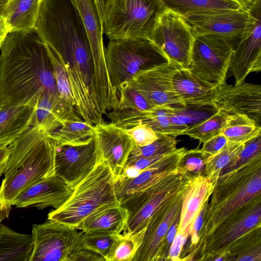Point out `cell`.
<instances>
[{
	"instance_id": "7c38bea8",
	"label": "cell",
	"mask_w": 261,
	"mask_h": 261,
	"mask_svg": "<svg viewBox=\"0 0 261 261\" xmlns=\"http://www.w3.org/2000/svg\"><path fill=\"white\" fill-rule=\"evenodd\" d=\"M193 34H211L226 39L233 48L254 21L249 9L192 13L181 16Z\"/></svg>"
},
{
	"instance_id": "b9f144b4",
	"label": "cell",
	"mask_w": 261,
	"mask_h": 261,
	"mask_svg": "<svg viewBox=\"0 0 261 261\" xmlns=\"http://www.w3.org/2000/svg\"><path fill=\"white\" fill-rule=\"evenodd\" d=\"M126 130L132 137L137 146L148 145L158 138V134L146 125H138Z\"/></svg>"
},
{
	"instance_id": "836d02e7",
	"label": "cell",
	"mask_w": 261,
	"mask_h": 261,
	"mask_svg": "<svg viewBox=\"0 0 261 261\" xmlns=\"http://www.w3.org/2000/svg\"><path fill=\"white\" fill-rule=\"evenodd\" d=\"M229 115L219 111L209 117L189 126L180 135H187L204 143L213 137L221 134Z\"/></svg>"
},
{
	"instance_id": "f35d334b",
	"label": "cell",
	"mask_w": 261,
	"mask_h": 261,
	"mask_svg": "<svg viewBox=\"0 0 261 261\" xmlns=\"http://www.w3.org/2000/svg\"><path fill=\"white\" fill-rule=\"evenodd\" d=\"M145 229L133 235L122 234L123 238L115 250L112 261H132L142 243Z\"/></svg>"
},
{
	"instance_id": "d4e9b609",
	"label": "cell",
	"mask_w": 261,
	"mask_h": 261,
	"mask_svg": "<svg viewBox=\"0 0 261 261\" xmlns=\"http://www.w3.org/2000/svg\"><path fill=\"white\" fill-rule=\"evenodd\" d=\"M173 85L187 108H212L213 89L194 75L188 68L180 67L176 70Z\"/></svg>"
},
{
	"instance_id": "4316f807",
	"label": "cell",
	"mask_w": 261,
	"mask_h": 261,
	"mask_svg": "<svg viewBox=\"0 0 261 261\" xmlns=\"http://www.w3.org/2000/svg\"><path fill=\"white\" fill-rule=\"evenodd\" d=\"M41 0H8L2 16L8 33L35 29Z\"/></svg>"
},
{
	"instance_id": "7a4b0ae2",
	"label": "cell",
	"mask_w": 261,
	"mask_h": 261,
	"mask_svg": "<svg viewBox=\"0 0 261 261\" xmlns=\"http://www.w3.org/2000/svg\"><path fill=\"white\" fill-rule=\"evenodd\" d=\"M56 142L32 125L12 144L0 187V217H8L14 199L38 181L54 175Z\"/></svg>"
},
{
	"instance_id": "7bdbcfd3",
	"label": "cell",
	"mask_w": 261,
	"mask_h": 261,
	"mask_svg": "<svg viewBox=\"0 0 261 261\" xmlns=\"http://www.w3.org/2000/svg\"><path fill=\"white\" fill-rule=\"evenodd\" d=\"M227 142L226 138L222 134H220L203 143L200 150L204 163L222 150Z\"/></svg>"
},
{
	"instance_id": "f6af8a7d",
	"label": "cell",
	"mask_w": 261,
	"mask_h": 261,
	"mask_svg": "<svg viewBox=\"0 0 261 261\" xmlns=\"http://www.w3.org/2000/svg\"><path fill=\"white\" fill-rule=\"evenodd\" d=\"M188 237V234L176 232L170 247L169 260H180V255Z\"/></svg>"
},
{
	"instance_id": "7dc6e473",
	"label": "cell",
	"mask_w": 261,
	"mask_h": 261,
	"mask_svg": "<svg viewBox=\"0 0 261 261\" xmlns=\"http://www.w3.org/2000/svg\"><path fill=\"white\" fill-rule=\"evenodd\" d=\"M11 152V145L0 148V176L4 174L8 159Z\"/></svg>"
},
{
	"instance_id": "f546056e",
	"label": "cell",
	"mask_w": 261,
	"mask_h": 261,
	"mask_svg": "<svg viewBox=\"0 0 261 261\" xmlns=\"http://www.w3.org/2000/svg\"><path fill=\"white\" fill-rule=\"evenodd\" d=\"M226 255V260L261 261V226L237 240Z\"/></svg>"
},
{
	"instance_id": "277c9868",
	"label": "cell",
	"mask_w": 261,
	"mask_h": 261,
	"mask_svg": "<svg viewBox=\"0 0 261 261\" xmlns=\"http://www.w3.org/2000/svg\"><path fill=\"white\" fill-rule=\"evenodd\" d=\"M114 180L111 170L102 160L73 189L64 204L49 213L48 219L79 228L83 220L92 213L120 205Z\"/></svg>"
},
{
	"instance_id": "681fc988",
	"label": "cell",
	"mask_w": 261,
	"mask_h": 261,
	"mask_svg": "<svg viewBox=\"0 0 261 261\" xmlns=\"http://www.w3.org/2000/svg\"><path fill=\"white\" fill-rule=\"evenodd\" d=\"M8 33L5 21L2 16H0V49Z\"/></svg>"
},
{
	"instance_id": "d590c367",
	"label": "cell",
	"mask_w": 261,
	"mask_h": 261,
	"mask_svg": "<svg viewBox=\"0 0 261 261\" xmlns=\"http://www.w3.org/2000/svg\"><path fill=\"white\" fill-rule=\"evenodd\" d=\"M51 62L58 89L62 99L75 108V102L71 90L69 79L64 64L59 55L47 43L43 42Z\"/></svg>"
},
{
	"instance_id": "6da1fadb",
	"label": "cell",
	"mask_w": 261,
	"mask_h": 261,
	"mask_svg": "<svg viewBox=\"0 0 261 261\" xmlns=\"http://www.w3.org/2000/svg\"><path fill=\"white\" fill-rule=\"evenodd\" d=\"M43 93L60 96L43 42L35 29L8 33L0 49V107L36 106Z\"/></svg>"
},
{
	"instance_id": "c3c4849f",
	"label": "cell",
	"mask_w": 261,
	"mask_h": 261,
	"mask_svg": "<svg viewBox=\"0 0 261 261\" xmlns=\"http://www.w3.org/2000/svg\"><path fill=\"white\" fill-rule=\"evenodd\" d=\"M108 1L109 0H94L100 19L101 28L102 27L104 8Z\"/></svg>"
},
{
	"instance_id": "bcb514c9",
	"label": "cell",
	"mask_w": 261,
	"mask_h": 261,
	"mask_svg": "<svg viewBox=\"0 0 261 261\" xmlns=\"http://www.w3.org/2000/svg\"><path fill=\"white\" fill-rule=\"evenodd\" d=\"M167 154L128 159L125 167H132L142 171L155 163Z\"/></svg>"
},
{
	"instance_id": "60d3db41",
	"label": "cell",
	"mask_w": 261,
	"mask_h": 261,
	"mask_svg": "<svg viewBox=\"0 0 261 261\" xmlns=\"http://www.w3.org/2000/svg\"><path fill=\"white\" fill-rule=\"evenodd\" d=\"M180 166L193 174L203 173L202 169H204L205 163L199 146L186 150Z\"/></svg>"
},
{
	"instance_id": "e575fe53",
	"label": "cell",
	"mask_w": 261,
	"mask_h": 261,
	"mask_svg": "<svg viewBox=\"0 0 261 261\" xmlns=\"http://www.w3.org/2000/svg\"><path fill=\"white\" fill-rule=\"evenodd\" d=\"M123 234L82 233L81 240L87 248L98 253L105 261H112Z\"/></svg>"
},
{
	"instance_id": "5b68a950",
	"label": "cell",
	"mask_w": 261,
	"mask_h": 261,
	"mask_svg": "<svg viewBox=\"0 0 261 261\" xmlns=\"http://www.w3.org/2000/svg\"><path fill=\"white\" fill-rule=\"evenodd\" d=\"M167 8L162 0H109L102 30L109 40L148 38Z\"/></svg>"
},
{
	"instance_id": "ffe728a7",
	"label": "cell",
	"mask_w": 261,
	"mask_h": 261,
	"mask_svg": "<svg viewBox=\"0 0 261 261\" xmlns=\"http://www.w3.org/2000/svg\"><path fill=\"white\" fill-rule=\"evenodd\" d=\"M185 147L176 148L163 158L142 171L135 178L118 176L114 180L117 198L120 203L133 195L152 186L180 167L186 153Z\"/></svg>"
},
{
	"instance_id": "4dcf8cb0",
	"label": "cell",
	"mask_w": 261,
	"mask_h": 261,
	"mask_svg": "<svg viewBox=\"0 0 261 261\" xmlns=\"http://www.w3.org/2000/svg\"><path fill=\"white\" fill-rule=\"evenodd\" d=\"M94 135V125L81 120L66 122L49 136L57 145H75L89 142Z\"/></svg>"
},
{
	"instance_id": "ac0fdd59",
	"label": "cell",
	"mask_w": 261,
	"mask_h": 261,
	"mask_svg": "<svg viewBox=\"0 0 261 261\" xmlns=\"http://www.w3.org/2000/svg\"><path fill=\"white\" fill-rule=\"evenodd\" d=\"M185 190L161 205L150 217L132 261L163 260L164 240L170 225L180 213Z\"/></svg>"
},
{
	"instance_id": "8992f818",
	"label": "cell",
	"mask_w": 261,
	"mask_h": 261,
	"mask_svg": "<svg viewBox=\"0 0 261 261\" xmlns=\"http://www.w3.org/2000/svg\"><path fill=\"white\" fill-rule=\"evenodd\" d=\"M105 56L111 83L117 92L137 73L170 61L148 38L110 40Z\"/></svg>"
},
{
	"instance_id": "9a60e30c",
	"label": "cell",
	"mask_w": 261,
	"mask_h": 261,
	"mask_svg": "<svg viewBox=\"0 0 261 261\" xmlns=\"http://www.w3.org/2000/svg\"><path fill=\"white\" fill-rule=\"evenodd\" d=\"M102 160L94 137L85 144L57 145L54 175L73 189Z\"/></svg>"
},
{
	"instance_id": "30bf717a",
	"label": "cell",
	"mask_w": 261,
	"mask_h": 261,
	"mask_svg": "<svg viewBox=\"0 0 261 261\" xmlns=\"http://www.w3.org/2000/svg\"><path fill=\"white\" fill-rule=\"evenodd\" d=\"M81 15L90 44L94 68V87L97 101L109 105L118 99L108 74L105 56L102 31L94 0H71Z\"/></svg>"
},
{
	"instance_id": "5bb4252c",
	"label": "cell",
	"mask_w": 261,
	"mask_h": 261,
	"mask_svg": "<svg viewBox=\"0 0 261 261\" xmlns=\"http://www.w3.org/2000/svg\"><path fill=\"white\" fill-rule=\"evenodd\" d=\"M180 67L170 60L137 73L127 84L154 107H166L175 111L184 110L187 106L173 85V75Z\"/></svg>"
},
{
	"instance_id": "52a82bcc",
	"label": "cell",
	"mask_w": 261,
	"mask_h": 261,
	"mask_svg": "<svg viewBox=\"0 0 261 261\" xmlns=\"http://www.w3.org/2000/svg\"><path fill=\"white\" fill-rule=\"evenodd\" d=\"M193 174L181 167L145 190L133 195L120 203L128 218L123 234L130 236L144 229L154 212L163 204L182 192Z\"/></svg>"
},
{
	"instance_id": "f5cc1de1",
	"label": "cell",
	"mask_w": 261,
	"mask_h": 261,
	"mask_svg": "<svg viewBox=\"0 0 261 261\" xmlns=\"http://www.w3.org/2000/svg\"><path fill=\"white\" fill-rule=\"evenodd\" d=\"M2 220V219L1 218V217H0V222L1 221V220Z\"/></svg>"
},
{
	"instance_id": "44dd1931",
	"label": "cell",
	"mask_w": 261,
	"mask_h": 261,
	"mask_svg": "<svg viewBox=\"0 0 261 261\" xmlns=\"http://www.w3.org/2000/svg\"><path fill=\"white\" fill-rule=\"evenodd\" d=\"M73 189L55 175L41 179L20 193L12 205L18 208L34 206L40 210L60 207L71 196Z\"/></svg>"
},
{
	"instance_id": "d6a6232c",
	"label": "cell",
	"mask_w": 261,
	"mask_h": 261,
	"mask_svg": "<svg viewBox=\"0 0 261 261\" xmlns=\"http://www.w3.org/2000/svg\"><path fill=\"white\" fill-rule=\"evenodd\" d=\"M244 145L245 143L228 141L222 150L205 163L204 174L215 186L224 171L238 159Z\"/></svg>"
},
{
	"instance_id": "f907efd6",
	"label": "cell",
	"mask_w": 261,
	"mask_h": 261,
	"mask_svg": "<svg viewBox=\"0 0 261 261\" xmlns=\"http://www.w3.org/2000/svg\"><path fill=\"white\" fill-rule=\"evenodd\" d=\"M239 3L243 8H247L254 0H235Z\"/></svg>"
},
{
	"instance_id": "ab89813d",
	"label": "cell",
	"mask_w": 261,
	"mask_h": 261,
	"mask_svg": "<svg viewBox=\"0 0 261 261\" xmlns=\"http://www.w3.org/2000/svg\"><path fill=\"white\" fill-rule=\"evenodd\" d=\"M261 156V135L245 143L244 147L236 161L229 165L221 175L234 170L251 160Z\"/></svg>"
},
{
	"instance_id": "1f68e13d",
	"label": "cell",
	"mask_w": 261,
	"mask_h": 261,
	"mask_svg": "<svg viewBox=\"0 0 261 261\" xmlns=\"http://www.w3.org/2000/svg\"><path fill=\"white\" fill-rule=\"evenodd\" d=\"M221 134L228 141L244 143L261 135V127L246 116L229 115Z\"/></svg>"
},
{
	"instance_id": "e0dca14e",
	"label": "cell",
	"mask_w": 261,
	"mask_h": 261,
	"mask_svg": "<svg viewBox=\"0 0 261 261\" xmlns=\"http://www.w3.org/2000/svg\"><path fill=\"white\" fill-rule=\"evenodd\" d=\"M260 5V0H254L248 7L253 15V22L233 48L229 69L235 85L244 83L250 73L261 70Z\"/></svg>"
},
{
	"instance_id": "603a6c76",
	"label": "cell",
	"mask_w": 261,
	"mask_h": 261,
	"mask_svg": "<svg viewBox=\"0 0 261 261\" xmlns=\"http://www.w3.org/2000/svg\"><path fill=\"white\" fill-rule=\"evenodd\" d=\"M81 120L75 108L60 96L43 93L37 102L33 125L51 134L66 122Z\"/></svg>"
},
{
	"instance_id": "ee69618b",
	"label": "cell",
	"mask_w": 261,
	"mask_h": 261,
	"mask_svg": "<svg viewBox=\"0 0 261 261\" xmlns=\"http://www.w3.org/2000/svg\"><path fill=\"white\" fill-rule=\"evenodd\" d=\"M69 261H105L98 253L87 248L82 243L77 246L70 258Z\"/></svg>"
},
{
	"instance_id": "9c48e42d",
	"label": "cell",
	"mask_w": 261,
	"mask_h": 261,
	"mask_svg": "<svg viewBox=\"0 0 261 261\" xmlns=\"http://www.w3.org/2000/svg\"><path fill=\"white\" fill-rule=\"evenodd\" d=\"M191 72L212 89L225 82L229 70L232 44L211 34H193Z\"/></svg>"
},
{
	"instance_id": "2e32d148",
	"label": "cell",
	"mask_w": 261,
	"mask_h": 261,
	"mask_svg": "<svg viewBox=\"0 0 261 261\" xmlns=\"http://www.w3.org/2000/svg\"><path fill=\"white\" fill-rule=\"evenodd\" d=\"M212 108L228 115H242L260 125L261 86L251 83L228 85L226 82L213 89Z\"/></svg>"
},
{
	"instance_id": "74e56055",
	"label": "cell",
	"mask_w": 261,
	"mask_h": 261,
	"mask_svg": "<svg viewBox=\"0 0 261 261\" xmlns=\"http://www.w3.org/2000/svg\"><path fill=\"white\" fill-rule=\"evenodd\" d=\"M119 100L117 107L113 110L149 111L154 107L144 97L127 84L122 85L118 91Z\"/></svg>"
},
{
	"instance_id": "d6986e66",
	"label": "cell",
	"mask_w": 261,
	"mask_h": 261,
	"mask_svg": "<svg viewBox=\"0 0 261 261\" xmlns=\"http://www.w3.org/2000/svg\"><path fill=\"white\" fill-rule=\"evenodd\" d=\"M94 127V139L98 151L115 179L122 172L135 143L126 129L112 122L103 121Z\"/></svg>"
},
{
	"instance_id": "7402d4cb",
	"label": "cell",
	"mask_w": 261,
	"mask_h": 261,
	"mask_svg": "<svg viewBox=\"0 0 261 261\" xmlns=\"http://www.w3.org/2000/svg\"><path fill=\"white\" fill-rule=\"evenodd\" d=\"M215 185L204 173L193 174L182 199L177 232L189 235L192 224L202 207L208 201Z\"/></svg>"
},
{
	"instance_id": "f1b7e54d",
	"label": "cell",
	"mask_w": 261,
	"mask_h": 261,
	"mask_svg": "<svg viewBox=\"0 0 261 261\" xmlns=\"http://www.w3.org/2000/svg\"><path fill=\"white\" fill-rule=\"evenodd\" d=\"M166 8L180 16L243 8L235 0H162Z\"/></svg>"
},
{
	"instance_id": "816d5d0a",
	"label": "cell",
	"mask_w": 261,
	"mask_h": 261,
	"mask_svg": "<svg viewBox=\"0 0 261 261\" xmlns=\"http://www.w3.org/2000/svg\"><path fill=\"white\" fill-rule=\"evenodd\" d=\"M8 0H0V16H2L4 9Z\"/></svg>"
},
{
	"instance_id": "83f0119b",
	"label": "cell",
	"mask_w": 261,
	"mask_h": 261,
	"mask_svg": "<svg viewBox=\"0 0 261 261\" xmlns=\"http://www.w3.org/2000/svg\"><path fill=\"white\" fill-rule=\"evenodd\" d=\"M33 246L32 234L16 232L0 223V261H30Z\"/></svg>"
},
{
	"instance_id": "8d00e7d4",
	"label": "cell",
	"mask_w": 261,
	"mask_h": 261,
	"mask_svg": "<svg viewBox=\"0 0 261 261\" xmlns=\"http://www.w3.org/2000/svg\"><path fill=\"white\" fill-rule=\"evenodd\" d=\"M157 134V139L152 143L142 147L135 146L128 159L166 155L177 148V141L176 137L165 134Z\"/></svg>"
},
{
	"instance_id": "8fae6325",
	"label": "cell",
	"mask_w": 261,
	"mask_h": 261,
	"mask_svg": "<svg viewBox=\"0 0 261 261\" xmlns=\"http://www.w3.org/2000/svg\"><path fill=\"white\" fill-rule=\"evenodd\" d=\"M79 228L48 219L32 225L33 250L30 261H69L81 242Z\"/></svg>"
},
{
	"instance_id": "484cf974",
	"label": "cell",
	"mask_w": 261,
	"mask_h": 261,
	"mask_svg": "<svg viewBox=\"0 0 261 261\" xmlns=\"http://www.w3.org/2000/svg\"><path fill=\"white\" fill-rule=\"evenodd\" d=\"M128 213L121 205L99 210L85 218L79 229L90 233L120 234L125 227Z\"/></svg>"
},
{
	"instance_id": "ba28073f",
	"label": "cell",
	"mask_w": 261,
	"mask_h": 261,
	"mask_svg": "<svg viewBox=\"0 0 261 261\" xmlns=\"http://www.w3.org/2000/svg\"><path fill=\"white\" fill-rule=\"evenodd\" d=\"M259 226H261V194L223 220L202 242L194 260H226V254L232 244Z\"/></svg>"
},
{
	"instance_id": "3957f363",
	"label": "cell",
	"mask_w": 261,
	"mask_h": 261,
	"mask_svg": "<svg viewBox=\"0 0 261 261\" xmlns=\"http://www.w3.org/2000/svg\"><path fill=\"white\" fill-rule=\"evenodd\" d=\"M261 194V156L220 176L207 203L195 256L202 242L226 217Z\"/></svg>"
},
{
	"instance_id": "cb8c5ba5",
	"label": "cell",
	"mask_w": 261,
	"mask_h": 261,
	"mask_svg": "<svg viewBox=\"0 0 261 261\" xmlns=\"http://www.w3.org/2000/svg\"><path fill=\"white\" fill-rule=\"evenodd\" d=\"M35 108L29 105L0 107V148L12 144L33 125Z\"/></svg>"
},
{
	"instance_id": "4fadbf2b",
	"label": "cell",
	"mask_w": 261,
	"mask_h": 261,
	"mask_svg": "<svg viewBox=\"0 0 261 261\" xmlns=\"http://www.w3.org/2000/svg\"><path fill=\"white\" fill-rule=\"evenodd\" d=\"M149 39L169 60L188 68L194 35L181 16L166 9L159 17Z\"/></svg>"
}]
</instances>
